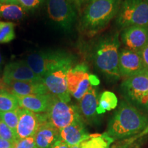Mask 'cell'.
I'll return each instance as SVG.
<instances>
[{
    "mask_svg": "<svg viewBox=\"0 0 148 148\" xmlns=\"http://www.w3.org/2000/svg\"><path fill=\"white\" fill-rule=\"evenodd\" d=\"M25 61L33 72L42 78L54 70L74 66L73 57L60 51L32 53L27 56Z\"/></svg>",
    "mask_w": 148,
    "mask_h": 148,
    "instance_id": "277c9868",
    "label": "cell"
},
{
    "mask_svg": "<svg viewBox=\"0 0 148 148\" xmlns=\"http://www.w3.org/2000/svg\"><path fill=\"white\" fill-rule=\"evenodd\" d=\"M145 1H146V2H147V3H148V0H145Z\"/></svg>",
    "mask_w": 148,
    "mask_h": 148,
    "instance_id": "8d00e7d4",
    "label": "cell"
},
{
    "mask_svg": "<svg viewBox=\"0 0 148 148\" xmlns=\"http://www.w3.org/2000/svg\"><path fill=\"white\" fill-rule=\"evenodd\" d=\"M34 148H38V147H34Z\"/></svg>",
    "mask_w": 148,
    "mask_h": 148,
    "instance_id": "f35d334b",
    "label": "cell"
},
{
    "mask_svg": "<svg viewBox=\"0 0 148 148\" xmlns=\"http://www.w3.org/2000/svg\"><path fill=\"white\" fill-rule=\"evenodd\" d=\"M15 38L14 24L0 21V43H8Z\"/></svg>",
    "mask_w": 148,
    "mask_h": 148,
    "instance_id": "cb8c5ba5",
    "label": "cell"
},
{
    "mask_svg": "<svg viewBox=\"0 0 148 148\" xmlns=\"http://www.w3.org/2000/svg\"><path fill=\"white\" fill-rule=\"evenodd\" d=\"M36 147L34 136L24 138H18L14 142V148H34Z\"/></svg>",
    "mask_w": 148,
    "mask_h": 148,
    "instance_id": "4316f807",
    "label": "cell"
},
{
    "mask_svg": "<svg viewBox=\"0 0 148 148\" xmlns=\"http://www.w3.org/2000/svg\"><path fill=\"white\" fill-rule=\"evenodd\" d=\"M3 82L10 81L42 82V78L35 74L25 60L10 62L3 69Z\"/></svg>",
    "mask_w": 148,
    "mask_h": 148,
    "instance_id": "7c38bea8",
    "label": "cell"
},
{
    "mask_svg": "<svg viewBox=\"0 0 148 148\" xmlns=\"http://www.w3.org/2000/svg\"><path fill=\"white\" fill-rule=\"evenodd\" d=\"M88 66L81 63L73 66L66 73V82L70 95L80 100L91 84Z\"/></svg>",
    "mask_w": 148,
    "mask_h": 148,
    "instance_id": "9c48e42d",
    "label": "cell"
},
{
    "mask_svg": "<svg viewBox=\"0 0 148 148\" xmlns=\"http://www.w3.org/2000/svg\"><path fill=\"white\" fill-rule=\"evenodd\" d=\"M117 103L118 99L115 94L108 90L103 92L98 100L97 114H101L105 113L106 111L113 110L117 106Z\"/></svg>",
    "mask_w": 148,
    "mask_h": 148,
    "instance_id": "44dd1931",
    "label": "cell"
},
{
    "mask_svg": "<svg viewBox=\"0 0 148 148\" xmlns=\"http://www.w3.org/2000/svg\"><path fill=\"white\" fill-rule=\"evenodd\" d=\"M14 143L0 138V148H14Z\"/></svg>",
    "mask_w": 148,
    "mask_h": 148,
    "instance_id": "1f68e13d",
    "label": "cell"
},
{
    "mask_svg": "<svg viewBox=\"0 0 148 148\" xmlns=\"http://www.w3.org/2000/svg\"><path fill=\"white\" fill-rule=\"evenodd\" d=\"M70 1L73 3L76 10L79 11L82 8H84L92 0H70Z\"/></svg>",
    "mask_w": 148,
    "mask_h": 148,
    "instance_id": "f1b7e54d",
    "label": "cell"
},
{
    "mask_svg": "<svg viewBox=\"0 0 148 148\" xmlns=\"http://www.w3.org/2000/svg\"><path fill=\"white\" fill-rule=\"evenodd\" d=\"M71 148H79V145H73V146H71Z\"/></svg>",
    "mask_w": 148,
    "mask_h": 148,
    "instance_id": "e575fe53",
    "label": "cell"
},
{
    "mask_svg": "<svg viewBox=\"0 0 148 148\" xmlns=\"http://www.w3.org/2000/svg\"><path fill=\"white\" fill-rule=\"evenodd\" d=\"M0 3H13V4H18L16 0H0Z\"/></svg>",
    "mask_w": 148,
    "mask_h": 148,
    "instance_id": "d6a6232c",
    "label": "cell"
},
{
    "mask_svg": "<svg viewBox=\"0 0 148 148\" xmlns=\"http://www.w3.org/2000/svg\"><path fill=\"white\" fill-rule=\"evenodd\" d=\"M20 108L16 97L8 90L0 88V112H8Z\"/></svg>",
    "mask_w": 148,
    "mask_h": 148,
    "instance_id": "603a6c76",
    "label": "cell"
},
{
    "mask_svg": "<svg viewBox=\"0 0 148 148\" xmlns=\"http://www.w3.org/2000/svg\"><path fill=\"white\" fill-rule=\"evenodd\" d=\"M34 138L38 148H51L55 142L60 139L59 130L56 128L48 120L41 123Z\"/></svg>",
    "mask_w": 148,
    "mask_h": 148,
    "instance_id": "d6986e66",
    "label": "cell"
},
{
    "mask_svg": "<svg viewBox=\"0 0 148 148\" xmlns=\"http://www.w3.org/2000/svg\"><path fill=\"white\" fill-rule=\"evenodd\" d=\"M120 90L129 103L134 106L142 105L143 99L148 95V71L144 69L125 77L121 82Z\"/></svg>",
    "mask_w": 148,
    "mask_h": 148,
    "instance_id": "52a82bcc",
    "label": "cell"
},
{
    "mask_svg": "<svg viewBox=\"0 0 148 148\" xmlns=\"http://www.w3.org/2000/svg\"><path fill=\"white\" fill-rule=\"evenodd\" d=\"M116 23L121 29L148 26V3L145 0H121Z\"/></svg>",
    "mask_w": 148,
    "mask_h": 148,
    "instance_id": "5b68a950",
    "label": "cell"
},
{
    "mask_svg": "<svg viewBox=\"0 0 148 148\" xmlns=\"http://www.w3.org/2000/svg\"><path fill=\"white\" fill-rule=\"evenodd\" d=\"M51 148H71V146H69L63 140L60 138L56 142H55V143L51 146Z\"/></svg>",
    "mask_w": 148,
    "mask_h": 148,
    "instance_id": "4dcf8cb0",
    "label": "cell"
},
{
    "mask_svg": "<svg viewBox=\"0 0 148 148\" xmlns=\"http://www.w3.org/2000/svg\"><path fill=\"white\" fill-rule=\"evenodd\" d=\"M47 119L56 128L60 130L82 120L79 108L54 97L47 112Z\"/></svg>",
    "mask_w": 148,
    "mask_h": 148,
    "instance_id": "8992f818",
    "label": "cell"
},
{
    "mask_svg": "<svg viewBox=\"0 0 148 148\" xmlns=\"http://www.w3.org/2000/svg\"><path fill=\"white\" fill-rule=\"evenodd\" d=\"M120 41L119 33L108 34L94 42L90 51V59L97 69L110 80H117L119 71Z\"/></svg>",
    "mask_w": 148,
    "mask_h": 148,
    "instance_id": "7a4b0ae2",
    "label": "cell"
},
{
    "mask_svg": "<svg viewBox=\"0 0 148 148\" xmlns=\"http://www.w3.org/2000/svg\"><path fill=\"white\" fill-rule=\"evenodd\" d=\"M1 61H2V58H1V56L0 54V64L1 63Z\"/></svg>",
    "mask_w": 148,
    "mask_h": 148,
    "instance_id": "d590c367",
    "label": "cell"
},
{
    "mask_svg": "<svg viewBox=\"0 0 148 148\" xmlns=\"http://www.w3.org/2000/svg\"><path fill=\"white\" fill-rule=\"evenodd\" d=\"M24 15V9L19 5L0 3V17L8 20H19Z\"/></svg>",
    "mask_w": 148,
    "mask_h": 148,
    "instance_id": "7402d4cb",
    "label": "cell"
},
{
    "mask_svg": "<svg viewBox=\"0 0 148 148\" xmlns=\"http://www.w3.org/2000/svg\"><path fill=\"white\" fill-rule=\"evenodd\" d=\"M121 0H92L83 9L79 21L81 30L95 34L117 15Z\"/></svg>",
    "mask_w": 148,
    "mask_h": 148,
    "instance_id": "3957f363",
    "label": "cell"
},
{
    "mask_svg": "<svg viewBox=\"0 0 148 148\" xmlns=\"http://www.w3.org/2000/svg\"><path fill=\"white\" fill-rule=\"evenodd\" d=\"M19 106L35 113H46L50 108L55 96L50 93L45 95L16 96Z\"/></svg>",
    "mask_w": 148,
    "mask_h": 148,
    "instance_id": "e0dca14e",
    "label": "cell"
},
{
    "mask_svg": "<svg viewBox=\"0 0 148 148\" xmlns=\"http://www.w3.org/2000/svg\"><path fill=\"white\" fill-rule=\"evenodd\" d=\"M146 129H147V130H148V125H147V127H146Z\"/></svg>",
    "mask_w": 148,
    "mask_h": 148,
    "instance_id": "74e56055",
    "label": "cell"
},
{
    "mask_svg": "<svg viewBox=\"0 0 148 148\" xmlns=\"http://www.w3.org/2000/svg\"><path fill=\"white\" fill-rule=\"evenodd\" d=\"M0 138L14 143L18 139L17 136L0 118Z\"/></svg>",
    "mask_w": 148,
    "mask_h": 148,
    "instance_id": "484cf974",
    "label": "cell"
},
{
    "mask_svg": "<svg viewBox=\"0 0 148 148\" xmlns=\"http://www.w3.org/2000/svg\"><path fill=\"white\" fill-rule=\"evenodd\" d=\"M139 53L140 56H141L145 69L148 71V44Z\"/></svg>",
    "mask_w": 148,
    "mask_h": 148,
    "instance_id": "f546056e",
    "label": "cell"
},
{
    "mask_svg": "<svg viewBox=\"0 0 148 148\" xmlns=\"http://www.w3.org/2000/svg\"><path fill=\"white\" fill-rule=\"evenodd\" d=\"M148 103V95L145 97V99H143V102H142V105H145Z\"/></svg>",
    "mask_w": 148,
    "mask_h": 148,
    "instance_id": "836d02e7",
    "label": "cell"
},
{
    "mask_svg": "<svg viewBox=\"0 0 148 148\" xmlns=\"http://www.w3.org/2000/svg\"><path fill=\"white\" fill-rule=\"evenodd\" d=\"M19 108L8 112H0V118L16 134Z\"/></svg>",
    "mask_w": 148,
    "mask_h": 148,
    "instance_id": "d4e9b609",
    "label": "cell"
},
{
    "mask_svg": "<svg viewBox=\"0 0 148 148\" xmlns=\"http://www.w3.org/2000/svg\"><path fill=\"white\" fill-rule=\"evenodd\" d=\"M70 68L63 67L54 70L42 77V82L49 93L66 103L71 101L66 82V73Z\"/></svg>",
    "mask_w": 148,
    "mask_h": 148,
    "instance_id": "30bf717a",
    "label": "cell"
},
{
    "mask_svg": "<svg viewBox=\"0 0 148 148\" xmlns=\"http://www.w3.org/2000/svg\"><path fill=\"white\" fill-rule=\"evenodd\" d=\"M114 141L106 132L101 134H90V137L79 144V148H110Z\"/></svg>",
    "mask_w": 148,
    "mask_h": 148,
    "instance_id": "ffe728a7",
    "label": "cell"
},
{
    "mask_svg": "<svg viewBox=\"0 0 148 148\" xmlns=\"http://www.w3.org/2000/svg\"><path fill=\"white\" fill-rule=\"evenodd\" d=\"M3 83V88L15 96L45 95L49 93L43 82L10 81Z\"/></svg>",
    "mask_w": 148,
    "mask_h": 148,
    "instance_id": "9a60e30c",
    "label": "cell"
},
{
    "mask_svg": "<svg viewBox=\"0 0 148 148\" xmlns=\"http://www.w3.org/2000/svg\"><path fill=\"white\" fill-rule=\"evenodd\" d=\"M121 39L125 49L140 52L148 44V26L127 27L122 31Z\"/></svg>",
    "mask_w": 148,
    "mask_h": 148,
    "instance_id": "4fadbf2b",
    "label": "cell"
},
{
    "mask_svg": "<svg viewBox=\"0 0 148 148\" xmlns=\"http://www.w3.org/2000/svg\"><path fill=\"white\" fill-rule=\"evenodd\" d=\"M47 120L46 113H35L20 107L16 127L17 138H24L34 136L41 123Z\"/></svg>",
    "mask_w": 148,
    "mask_h": 148,
    "instance_id": "8fae6325",
    "label": "cell"
},
{
    "mask_svg": "<svg viewBox=\"0 0 148 148\" xmlns=\"http://www.w3.org/2000/svg\"><path fill=\"white\" fill-rule=\"evenodd\" d=\"M60 138L69 146L79 145L90 137L85 128L83 120H79L59 130Z\"/></svg>",
    "mask_w": 148,
    "mask_h": 148,
    "instance_id": "ac0fdd59",
    "label": "cell"
},
{
    "mask_svg": "<svg viewBox=\"0 0 148 148\" xmlns=\"http://www.w3.org/2000/svg\"><path fill=\"white\" fill-rule=\"evenodd\" d=\"M98 98L97 89L90 86L87 92L79 100V111L82 118L90 123H97L99 118L97 112Z\"/></svg>",
    "mask_w": 148,
    "mask_h": 148,
    "instance_id": "2e32d148",
    "label": "cell"
},
{
    "mask_svg": "<svg viewBox=\"0 0 148 148\" xmlns=\"http://www.w3.org/2000/svg\"><path fill=\"white\" fill-rule=\"evenodd\" d=\"M148 125V117L126 100L121 101L110 117L106 134L114 140L140 134Z\"/></svg>",
    "mask_w": 148,
    "mask_h": 148,
    "instance_id": "6da1fadb",
    "label": "cell"
},
{
    "mask_svg": "<svg viewBox=\"0 0 148 148\" xmlns=\"http://www.w3.org/2000/svg\"><path fill=\"white\" fill-rule=\"evenodd\" d=\"M49 18L64 30L69 31L76 18V9L70 0H47Z\"/></svg>",
    "mask_w": 148,
    "mask_h": 148,
    "instance_id": "ba28073f",
    "label": "cell"
},
{
    "mask_svg": "<svg viewBox=\"0 0 148 148\" xmlns=\"http://www.w3.org/2000/svg\"><path fill=\"white\" fill-rule=\"evenodd\" d=\"M18 4L24 10H31L38 7L40 4L42 0H16Z\"/></svg>",
    "mask_w": 148,
    "mask_h": 148,
    "instance_id": "83f0119b",
    "label": "cell"
},
{
    "mask_svg": "<svg viewBox=\"0 0 148 148\" xmlns=\"http://www.w3.org/2000/svg\"><path fill=\"white\" fill-rule=\"evenodd\" d=\"M145 69L139 52L127 49L119 51V71L121 77H127Z\"/></svg>",
    "mask_w": 148,
    "mask_h": 148,
    "instance_id": "5bb4252c",
    "label": "cell"
}]
</instances>
